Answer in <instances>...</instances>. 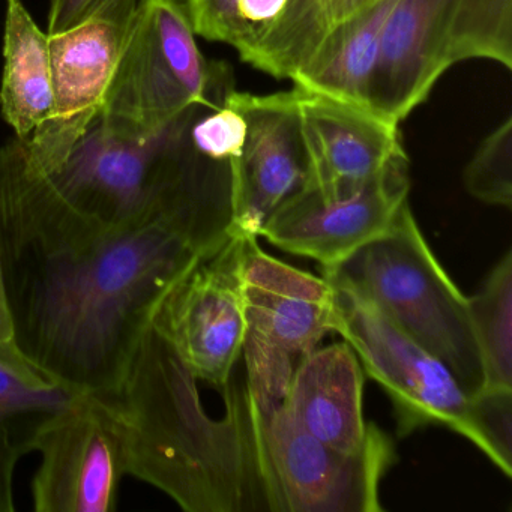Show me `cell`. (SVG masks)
<instances>
[{
  "mask_svg": "<svg viewBox=\"0 0 512 512\" xmlns=\"http://www.w3.org/2000/svg\"><path fill=\"white\" fill-rule=\"evenodd\" d=\"M230 223L229 206L181 200L82 244L2 253L17 346L77 391H115L161 299Z\"/></svg>",
  "mask_w": 512,
  "mask_h": 512,
  "instance_id": "cell-1",
  "label": "cell"
},
{
  "mask_svg": "<svg viewBox=\"0 0 512 512\" xmlns=\"http://www.w3.org/2000/svg\"><path fill=\"white\" fill-rule=\"evenodd\" d=\"M197 382L149 326L121 385L97 394L115 421L125 475L164 491L188 512H286L266 448L272 407L230 377L226 416L214 419Z\"/></svg>",
  "mask_w": 512,
  "mask_h": 512,
  "instance_id": "cell-2",
  "label": "cell"
},
{
  "mask_svg": "<svg viewBox=\"0 0 512 512\" xmlns=\"http://www.w3.org/2000/svg\"><path fill=\"white\" fill-rule=\"evenodd\" d=\"M205 109L214 107H191L143 140L97 121L61 164L43 172L0 160L2 253L82 244L196 193L218 166L191 142Z\"/></svg>",
  "mask_w": 512,
  "mask_h": 512,
  "instance_id": "cell-3",
  "label": "cell"
},
{
  "mask_svg": "<svg viewBox=\"0 0 512 512\" xmlns=\"http://www.w3.org/2000/svg\"><path fill=\"white\" fill-rule=\"evenodd\" d=\"M326 280L370 299L395 325L454 374L467 394L484 386L481 353L467 296L428 247L409 200L391 226L343 262L323 268Z\"/></svg>",
  "mask_w": 512,
  "mask_h": 512,
  "instance_id": "cell-4",
  "label": "cell"
},
{
  "mask_svg": "<svg viewBox=\"0 0 512 512\" xmlns=\"http://www.w3.org/2000/svg\"><path fill=\"white\" fill-rule=\"evenodd\" d=\"M512 70V0H397L382 32L371 113L400 127L454 65Z\"/></svg>",
  "mask_w": 512,
  "mask_h": 512,
  "instance_id": "cell-5",
  "label": "cell"
},
{
  "mask_svg": "<svg viewBox=\"0 0 512 512\" xmlns=\"http://www.w3.org/2000/svg\"><path fill=\"white\" fill-rule=\"evenodd\" d=\"M181 0H140L98 121L151 139L191 107H218L232 91L226 65H211Z\"/></svg>",
  "mask_w": 512,
  "mask_h": 512,
  "instance_id": "cell-6",
  "label": "cell"
},
{
  "mask_svg": "<svg viewBox=\"0 0 512 512\" xmlns=\"http://www.w3.org/2000/svg\"><path fill=\"white\" fill-rule=\"evenodd\" d=\"M139 0H100L77 25L49 35L53 116L28 140L0 148V160L26 172L61 164L100 118Z\"/></svg>",
  "mask_w": 512,
  "mask_h": 512,
  "instance_id": "cell-7",
  "label": "cell"
},
{
  "mask_svg": "<svg viewBox=\"0 0 512 512\" xmlns=\"http://www.w3.org/2000/svg\"><path fill=\"white\" fill-rule=\"evenodd\" d=\"M334 289V332L358 356L394 404L398 434L445 425L470 439V395L442 361L395 325L370 299L346 284Z\"/></svg>",
  "mask_w": 512,
  "mask_h": 512,
  "instance_id": "cell-8",
  "label": "cell"
},
{
  "mask_svg": "<svg viewBox=\"0 0 512 512\" xmlns=\"http://www.w3.org/2000/svg\"><path fill=\"white\" fill-rule=\"evenodd\" d=\"M250 236L230 232L164 295L151 325L197 380L224 389L242 358V260Z\"/></svg>",
  "mask_w": 512,
  "mask_h": 512,
  "instance_id": "cell-9",
  "label": "cell"
},
{
  "mask_svg": "<svg viewBox=\"0 0 512 512\" xmlns=\"http://www.w3.org/2000/svg\"><path fill=\"white\" fill-rule=\"evenodd\" d=\"M22 448L41 454L32 481L35 511H115L124 464L115 421L100 395L80 392L64 409L32 422Z\"/></svg>",
  "mask_w": 512,
  "mask_h": 512,
  "instance_id": "cell-10",
  "label": "cell"
},
{
  "mask_svg": "<svg viewBox=\"0 0 512 512\" xmlns=\"http://www.w3.org/2000/svg\"><path fill=\"white\" fill-rule=\"evenodd\" d=\"M266 448L286 512L382 511L380 481L395 451L376 425L365 445L347 454L308 434L283 401L269 412Z\"/></svg>",
  "mask_w": 512,
  "mask_h": 512,
  "instance_id": "cell-11",
  "label": "cell"
},
{
  "mask_svg": "<svg viewBox=\"0 0 512 512\" xmlns=\"http://www.w3.org/2000/svg\"><path fill=\"white\" fill-rule=\"evenodd\" d=\"M224 104L247 124L244 149L229 163L232 176L230 232L259 238L271 215L311 181L295 89L254 95L235 89Z\"/></svg>",
  "mask_w": 512,
  "mask_h": 512,
  "instance_id": "cell-12",
  "label": "cell"
},
{
  "mask_svg": "<svg viewBox=\"0 0 512 512\" xmlns=\"http://www.w3.org/2000/svg\"><path fill=\"white\" fill-rule=\"evenodd\" d=\"M407 154L347 197H325L307 185L271 215L260 236L295 256L332 268L382 235L409 200Z\"/></svg>",
  "mask_w": 512,
  "mask_h": 512,
  "instance_id": "cell-13",
  "label": "cell"
},
{
  "mask_svg": "<svg viewBox=\"0 0 512 512\" xmlns=\"http://www.w3.org/2000/svg\"><path fill=\"white\" fill-rule=\"evenodd\" d=\"M242 293L247 316L244 344L301 359L334 332L332 284L269 256L257 238H248L245 244Z\"/></svg>",
  "mask_w": 512,
  "mask_h": 512,
  "instance_id": "cell-14",
  "label": "cell"
},
{
  "mask_svg": "<svg viewBox=\"0 0 512 512\" xmlns=\"http://www.w3.org/2000/svg\"><path fill=\"white\" fill-rule=\"evenodd\" d=\"M293 89L310 155V185L322 196H350L406 154L400 128L332 98Z\"/></svg>",
  "mask_w": 512,
  "mask_h": 512,
  "instance_id": "cell-15",
  "label": "cell"
},
{
  "mask_svg": "<svg viewBox=\"0 0 512 512\" xmlns=\"http://www.w3.org/2000/svg\"><path fill=\"white\" fill-rule=\"evenodd\" d=\"M364 373L352 347L344 343L314 349L293 370L286 406L319 442L338 451L358 452L373 422L362 412Z\"/></svg>",
  "mask_w": 512,
  "mask_h": 512,
  "instance_id": "cell-16",
  "label": "cell"
},
{
  "mask_svg": "<svg viewBox=\"0 0 512 512\" xmlns=\"http://www.w3.org/2000/svg\"><path fill=\"white\" fill-rule=\"evenodd\" d=\"M395 2L377 0L337 26L290 77L293 86L371 113L382 32Z\"/></svg>",
  "mask_w": 512,
  "mask_h": 512,
  "instance_id": "cell-17",
  "label": "cell"
},
{
  "mask_svg": "<svg viewBox=\"0 0 512 512\" xmlns=\"http://www.w3.org/2000/svg\"><path fill=\"white\" fill-rule=\"evenodd\" d=\"M4 74L0 112L16 139L28 140L53 116L49 35L41 31L22 0H7Z\"/></svg>",
  "mask_w": 512,
  "mask_h": 512,
  "instance_id": "cell-18",
  "label": "cell"
},
{
  "mask_svg": "<svg viewBox=\"0 0 512 512\" xmlns=\"http://www.w3.org/2000/svg\"><path fill=\"white\" fill-rule=\"evenodd\" d=\"M377 0H289L277 25L242 59L274 77L289 79L341 23Z\"/></svg>",
  "mask_w": 512,
  "mask_h": 512,
  "instance_id": "cell-19",
  "label": "cell"
},
{
  "mask_svg": "<svg viewBox=\"0 0 512 512\" xmlns=\"http://www.w3.org/2000/svg\"><path fill=\"white\" fill-rule=\"evenodd\" d=\"M467 302L481 353L484 386L512 389L511 250L506 251Z\"/></svg>",
  "mask_w": 512,
  "mask_h": 512,
  "instance_id": "cell-20",
  "label": "cell"
},
{
  "mask_svg": "<svg viewBox=\"0 0 512 512\" xmlns=\"http://www.w3.org/2000/svg\"><path fill=\"white\" fill-rule=\"evenodd\" d=\"M80 392L38 367L16 341L0 344V418L37 421L67 407Z\"/></svg>",
  "mask_w": 512,
  "mask_h": 512,
  "instance_id": "cell-21",
  "label": "cell"
},
{
  "mask_svg": "<svg viewBox=\"0 0 512 512\" xmlns=\"http://www.w3.org/2000/svg\"><path fill=\"white\" fill-rule=\"evenodd\" d=\"M470 196L490 206H512V119L506 118L476 149L463 173Z\"/></svg>",
  "mask_w": 512,
  "mask_h": 512,
  "instance_id": "cell-22",
  "label": "cell"
},
{
  "mask_svg": "<svg viewBox=\"0 0 512 512\" xmlns=\"http://www.w3.org/2000/svg\"><path fill=\"white\" fill-rule=\"evenodd\" d=\"M470 442L500 472L512 476V389L484 388L470 395Z\"/></svg>",
  "mask_w": 512,
  "mask_h": 512,
  "instance_id": "cell-23",
  "label": "cell"
},
{
  "mask_svg": "<svg viewBox=\"0 0 512 512\" xmlns=\"http://www.w3.org/2000/svg\"><path fill=\"white\" fill-rule=\"evenodd\" d=\"M245 134L247 124L244 116L224 103L211 112H203L190 131L191 142L199 154L226 163L241 157Z\"/></svg>",
  "mask_w": 512,
  "mask_h": 512,
  "instance_id": "cell-24",
  "label": "cell"
},
{
  "mask_svg": "<svg viewBox=\"0 0 512 512\" xmlns=\"http://www.w3.org/2000/svg\"><path fill=\"white\" fill-rule=\"evenodd\" d=\"M184 4L197 37L229 46L235 0H185Z\"/></svg>",
  "mask_w": 512,
  "mask_h": 512,
  "instance_id": "cell-25",
  "label": "cell"
},
{
  "mask_svg": "<svg viewBox=\"0 0 512 512\" xmlns=\"http://www.w3.org/2000/svg\"><path fill=\"white\" fill-rule=\"evenodd\" d=\"M23 454L22 440L14 436L13 422L0 418V512H13L16 509L14 470Z\"/></svg>",
  "mask_w": 512,
  "mask_h": 512,
  "instance_id": "cell-26",
  "label": "cell"
},
{
  "mask_svg": "<svg viewBox=\"0 0 512 512\" xmlns=\"http://www.w3.org/2000/svg\"><path fill=\"white\" fill-rule=\"evenodd\" d=\"M98 2L100 0H52L47 35H56L73 28L83 17L88 16Z\"/></svg>",
  "mask_w": 512,
  "mask_h": 512,
  "instance_id": "cell-27",
  "label": "cell"
},
{
  "mask_svg": "<svg viewBox=\"0 0 512 512\" xmlns=\"http://www.w3.org/2000/svg\"><path fill=\"white\" fill-rule=\"evenodd\" d=\"M16 341L13 311H11L10 298H8L7 278H5L4 254L0 242V344Z\"/></svg>",
  "mask_w": 512,
  "mask_h": 512,
  "instance_id": "cell-28",
  "label": "cell"
}]
</instances>
